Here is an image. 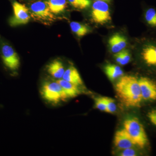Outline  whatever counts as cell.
<instances>
[{"mask_svg": "<svg viewBox=\"0 0 156 156\" xmlns=\"http://www.w3.org/2000/svg\"><path fill=\"white\" fill-rule=\"evenodd\" d=\"M117 96L128 107L140 106L142 97L138 80L135 77L126 76L120 78L115 86Z\"/></svg>", "mask_w": 156, "mask_h": 156, "instance_id": "6da1fadb", "label": "cell"}, {"mask_svg": "<svg viewBox=\"0 0 156 156\" xmlns=\"http://www.w3.org/2000/svg\"><path fill=\"white\" fill-rule=\"evenodd\" d=\"M124 127L135 145L143 148L147 144V135L144 126L138 119L132 117L126 119L124 122Z\"/></svg>", "mask_w": 156, "mask_h": 156, "instance_id": "7a4b0ae2", "label": "cell"}, {"mask_svg": "<svg viewBox=\"0 0 156 156\" xmlns=\"http://www.w3.org/2000/svg\"><path fill=\"white\" fill-rule=\"evenodd\" d=\"M0 55L6 69L14 73L19 69L20 59L18 54L8 42L0 36Z\"/></svg>", "mask_w": 156, "mask_h": 156, "instance_id": "3957f363", "label": "cell"}, {"mask_svg": "<svg viewBox=\"0 0 156 156\" xmlns=\"http://www.w3.org/2000/svg\"><path fill=\"white\" fill-rule=\"evenodd\" d=\"M41 94L45 100L53 104L68 99L62 87L56 81L44 82L41 88Z\"/></svg>", "mask_w": 156, "mask_h": 156, "instance_id": "277c9868", "label": "cell"}, {"mask_svg": "<svg viewBox=\"0 0 156 156\" xmlns=\"http://www.w3.org/2000/svg\"><path fill=\"white\" fill-rule=\"evenodd\" d=\"M30 9L31 17L37 21L49 24L56 19L54 14L50 11L46 2L39 1L33 3Z\"/></svg>", "mask_w": 156, "mask_h": 156, "instance_id": "5b68a950", "label": "cell"}, {"mask_svg": "<svg viewBox=\"0 0 156 156\" xmlns=\"http://www.w3.org/2000/svg\"><path fill=\"white\" fill-rule=\"evenodd\" d=\"M13 14L9 18V23L11 27H16L27 23L30 18L28 8L24 5L14 1L12 3Z\"/></svg>", "mask_w": 156, "mask_h": 156, "instance_id": "8992f818", "label": "cell"}, {"mask_svg": "<svg viewBox=\"0 0 156 156\" xmlns=\"http://www.w3.org/2000/svg\"><path fill=\"white\" fill-rule=\"evenodd\" d=\"M91 16L94 22L103 24L111 20L108 4L105 1H95L92 6Z\"/></svg>", "mask_w": 156, "mask_h": 156, "instance_id": "52a82bcc", "label": "cell"}, {"mask_svg": "<svg viewBox=\"0 0 156 156\" xmlns=\"http://www.w3.org/2000/svg\"><path fill=\"white\" fill-rule=\"evenodd\" d=\"M142 99L145 100H156V83L150 78L141 77L139 80Z\"/></svg>", "mask_w": 156, "mask_h": 156, "instance_id": "ba28073f", "label": "cell"}, {"mask_svg": "<svg viewBox=\"0 0 156 156\" xmlns=\"http://www.w3.org/2000/svg\"><path fill=\"white\" fill-rule=\"evenodd\" d=\"M140 55L147 65L156 67V42H146L141 47Z\"/></svg>", "mask_w": 156, "mask_h": 156, "instance_id": "9c48e42d", "label": "cell"}, {"mask_svg": "<svg viewBox=\"0 0 156 156\" xmlns=\"http://www.w3.org/2000/svg\"><path fill=\"white\" fill-rule=\"evenodd\" d=\"M114 144L115 147L120 150L132 148L135 145L130 135L124 128L116 132L114 137Z\"/></svg>", "mask_w": 156, "mask_h": 156, "instance_id": "30bf717a", "label": "cell"}, {"mask_svg": "<svg viewBox=\"0 0 156 156\" xmlns=\"http://www.w3.org/2000/svg\"><path fill=\"white\" fill-rule=\"evenodd\" d=\"M108 44L112 52L115 53L122 51L126 48L127 40L126 37L121 34H115L110 38Z\"/></svg>", "mask_w": 156, "mask_h": 156, "instance_id": "8fae6325", "label": "cell"}, {"mask_svg": "<svg viewBox=\"0 0 156 156\" xmlns=\"http://www.w3.org/2000/svg\"><path fill=\"white\" fill-rule=\"evenodd\" d=\"M62 79L69 82L76 86H82L83 84V80L77 69L74 66H70L65 71Z\"/></svg>", "mask_w": 156, "mask_h": 156, "instance_id": "7c38bea8", "label": "cell"}, {"mask_svg": "<svg viewBox=\"0 0 156 156\" xmlns=\"http://www.w3.org/2000/svg\"><path fill=\"white\" fill-rule=\"evenodd\" d=\"M47 71L49 74L55 79H61L62 77L65 69L62 62L58 59L51 62L47 66Z\"/></svg>", "mask_w": 156, "mask_h": 156, "instance_id": "4fadbf2b", "label": "cell"}, {"mask_svg": "<svg viewBox=\"0 0 156 156\" xmlns=\"http://www.w3.org/2000/svg\"><path fill=\"white\" fill-rule=\"evenodd\" d=\"M62 87L67 98H72L77 96L80 93L79 87L62 79L56 81Z\"/></svg>", "mask_w": 156, "mask_h": 156, "instance_id": "5bb4252c", "label": "cell"}, {"mask_svg": "<svg viewBox=\"0 0 156 156\" xmlns=\"http://www.w3.org/2000/svg\"><path fill=\"white\" fill-rule=\"evenodd\" d=\"M105 72L111 81H113L123 75L122 70L118 66L108 64L104 68Z\"/></svg>", "mask_w": 156, "mask_h": 156, "instance_id": "9a60e30c", "label": "cell"}, {"mask_svg": "<svg viewBox=\"0 0 156 156\" xmlns=\"http://www.w3.org/2000/svg\"><path fill=\"white\" fill-rule=\"evenodd\" d=\"M53 14H60L67 7V0H48L46 2Z\"/></svg>", "mask_w": 156, "mask_h": 156, "instance_id": "2e32d148", "label": "cell"}, {"mask_svg": "<svg viewBox=\"0 0 156 156\" xmlns=\"http://www.w3.org/2000/svg\"><path fill=\"white\" fill-rule=\"evenodd\" d=\"M70 26L73 32L79 37L84 36L91 31L90 27L88 26L77 22H72Z\"/></svg>", "mask_w": 156, "mask_h": 156, "instance_id": "e0dca14e", "label": "cell"}, {"mask_svg": "<svg viewBox=\"0 0 156 156\" xmlns=\"http://www.w3.org/2000/svg\"><path fill=\"white\" fill-rule=\"evenodd\" d=\"M144 19L147 25L156 29V10L153 8H149L146 10Z\"/></svg>", "mask_w": 156, "mask_h": 156, "instance_id": "ac0fdd59", "label": "cell"}, {"mask_svg": "<svg viewBox=\"0 0 156 156\" xmlns=\"http://www.w3.org/2000/svg\"><path fill=\"white\" fill-rule=\"evenodd\" d=\"M69 1L74 8L81 10L87 9L91 4L90 0H69Z\"/></svg>", "mask_w": 156, "mask_h": 156, "instance_id": "d6986e66", "label": "cell"}, {"mask_svg": "<svg viewBox=\"0 0 156 156\" xmlns=\"http://www.w3.org/2000/svg\"><path fill=\"white\" fill-rule=\"evenodd\" d=\"M103 99L106 104L107 112L113 113L116 112L117 106L115 101L110 98L103 97Z\"/></svg>", "mask_w": 156, "mask_h": 156, "instance_id": "ffe728a7", "label": "cell"}, {"mask_svg": "<svg viewBox=\"0 0 156 156\" xmlns=\"http://www.w3.org/2000/svg\"><path fill=\"white\" fill-rule=\"evenodd\" d=\"M95 106L96 108L101 111L105 112L107 111L106 104L102 97H98L95 98Z\"/></svg>", "mask_w": 156, "mask_h": 156, "instance_id": "44dd1931", "label": "cell"}, {"mask_svg": "<svg viewBox=\"0 0 156 156\" xmlns=\"http://www.w3.org/2000/svg\"><path fill=\"white\" fill-rule=\"evenodd\" d=\"M131 60V55L128 50H123V56L119 64L121 65H125L128 64Z\"/></svg>", "mask_w": 156, "mask_h": 156, "instance_id": "7402d4cb", "label": "cell"}, {"mask_svg": "<svg viewBox=\"0 0 156 156\" xmlns=\"http://www.w3.org/2000/svg\"><path fill=\"white\" fill-rule=\"evenodd\" d=\"M119 155L122 156H135L137 155L136 151L132 148H129L122 150Z\"/></svg>", "mask_w": 156, "mask_h": 156, "instance_id": "603a6c76", "label": "cell"}, {"mask_svg": "<svg viewBox=\"0 0 156 156\" xmlns=\"http://www.w3.org/2000/svg\"><path fill=\"white\" fill-rule=\"evenodd\" d=\"M147 117L151 122L156 126V109H153L149 112Z\"/></svg>", "mask_w": 156, "mask_h": 156, "instance_id": "cb8c5ba5", "label": "cell"}, {"mask_svg": "<svg viewBox=\"0 0 156 156\" xmlns=\"http://www.w3.org/2000/svg\"><path fill=\"white\" fill-rule=\"evenodd\" d=\"M122 56L123 50L120 51L119 52H118V53H115L114 57L117 63L119 64L121 60H122Z\"/></svg>", "mask_w": 156, "mask_h": 156, "instance_id": "d4e9b609", "label": "cell"}, {"mask_svg": "<svg viewBox=\"0 0 156 156\" xmlns=\"http://www.w3.org/2000/svg\"><path fill=\"white\" fill-rule=\"evenodd\" d=\"M95 1H108V0H95Z\"/></svg>", "mask_w": 156, "mask_h": 156, "instance_id": "484cf974", "label": "cell"}]
</instances>
